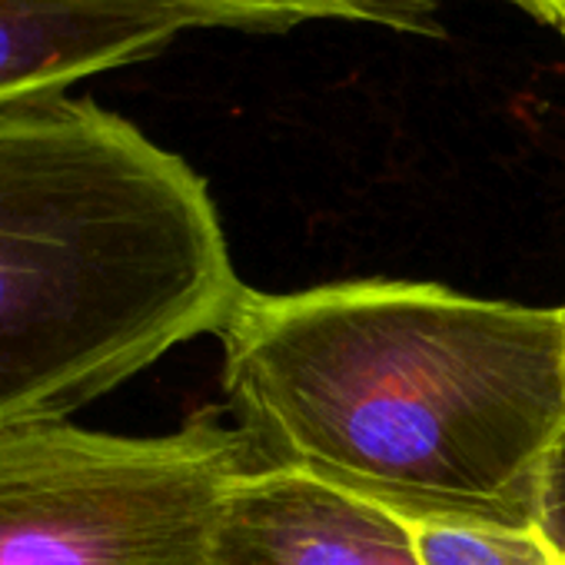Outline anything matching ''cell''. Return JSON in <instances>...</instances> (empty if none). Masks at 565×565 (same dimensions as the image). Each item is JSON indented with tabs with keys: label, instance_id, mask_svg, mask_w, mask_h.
Listing matches in <instances>:
<instances>
[{
	"label": "cell",
	"instance_id": "cell-1",
	"mask_svg": "<svg viewBox=\"0 0 565 565\" xmlns=\"http://www.w3.org/2000/svg\"><path fill=\"white\" fill-rule=\"evenodd\" d=\"M216 337L226 399L263 466L406 522L535 529L565 419V310L436 282L243 287Z\"/></svg>",
	"mask_w": 565,
	"mask_h": 565
},
{
	"label": "cell",
	"instance_id": "cell-2",
	"mask_svg": "<svg viewBox=\"0 0 565 565\" xmlns=\"http://www.w3.org/2000/svg\"><path fill=\"white\" fill-rule=\"evenodd\" d=\"M243 282L203 177L90 97L0 107V429L220 333Z\"/></svg>",
	"mask_w": 565,
	"mask_h": 565
},
{
	"label": "cell",
	"instance_id": "cell-3",
	"mask_svg": "<svg viewBox=\"0 0 565 565\" xmlns=\"http://www.w3.org/2000/svg\"><path fill=\"white\" fill-rule=\"evenodd\" d=\"M263 469L210 409L167 436L0 429V565H206L230 486Z\"/></svg>",
	"mask_w": 565,
	"mask_h": 565
},
{
	"label": "cell",
	"instance_id": "cell-4",
	"mask_svg": "<svg viewBox=\"0 0 565 565\" xmlns=\"http://www.w3.org/2000/svg\"><path fill=\"white\" fill-rule=\"evenodd\" d=\"M206 565H423L396 512L294 469L239 476L213 522Z\"/></svg>",
	"mask_w": 565,
	"mask_h": 565
},
{
	"label": "cell",
	"instance_id": "cell-5",
	"mask_svg": "<svg viewBox=\"0 0 565 565\" xmlns=\"http://www.w3.org/2000/svg\"><path fill=\"white\" fill-rule=\"evenodd\" d=\"M183 31L167 0H0V107L153 61Z\"/></svg>",
	"mask_w": 565,
	"mask_h": 565
},
{
	"label": "cell",
	"instance_id": "cell-6",
	"mask_svg": "<svg viewBox=\"0 0 565 565\" xmlns=\"http://www.w3.org/2000/svg\"><path fill=\"white\" fill-rule=\"evenodd\" d=\"M423 565H565L535 529L409 522Z\"/></svg>",
	"mask_w": 565,
	"mask_h": 565
},
{
	"label": "cell",
	"instance_id": "cell-7",
	"mask_svg": "<svg viewBox=\"0 0 565 565\" xmlns=\"http://www.w3.org/2000/svg\"><path fill=\"white\" fill-rule=\"evenodd\" d=\"M310 21L366 24L393 34L443 38V14L456 0H297Z\"/></svg>",
	"mask_w": 565,
	"mask_h": 565
},
{
	"label": "cell",
	"instance_id": "cell-8",
	"mask_svg": "<svg viewBox=\"0 0 565 565\" xmlns=\"http://www.w3.org/2000/svg\"><path fill=\"white\" fill-rule=\"evenodd\" d=\"M186 14L193 31H243V34H287L313 24L297 0H167Z\"/></svg>",
	"mask_w": 565,
	"mask_h": 565
},
{
	"label": "cell",
	"instance_id": "cell-9",
	"mask_svg": "<svg viewBox=\"0 0 565 565\" xmlns=\"http://www.w3.org/2000/svg\"><path fill=\"white\" fill-rule=\"evenodd\" d=\"M535 532L565 562V419L545 452L535 502Z\"/></svg>",
	"mask_w": 565,
	"mask_h": 565
},
{
	"label": "cell",
	"instance_id": "cell-10",
	"mask_svg": "<svg viewBox=\"0 0 565 565\" xmlns=\"http://www.w3.org/2000/svg\"><path fill=\"white\" fill-rule=\"evenodd\" d=\"M505 4L519 8L525 18H532L565 44V0H505Z\"/></svg>",
	"mask_w": 565,
	"mask_h": 565
}]
</instances>
